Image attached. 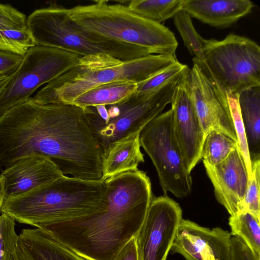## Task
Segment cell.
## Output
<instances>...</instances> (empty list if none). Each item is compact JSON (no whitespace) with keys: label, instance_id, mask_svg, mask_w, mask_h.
<instances>
[{"label":"cell","instance_id":"cell-15","mask_svg":"<svg viewBox=\"0 0 260 260\" xmlns=\"http://www.w3.org/2000/svg\"><path fill=\"white\" fill-rule=\"evenodd\" d=\"M203 162L216 200L230 216L235 214L243 200L249 179L239 145L219 164L211 165Z\"/></svg>","mask_w":260,"mask_h":260},{"label":"cell","instance_id":"cell-14","mask_svg":"<svg viewBox=\"0 0 260 260\" xmlns=\"http://www.w3.org/2000/svg\"><path fill=\"white\" fill-rule=\"evenodd\" d=\"M232 237L221 228L211 229L182 218L170 251L186 260H232Z\"/></svg>","mask_w":260,"mask_h":260},{"label":"cell","instance_id":"cell-26","mask_svg":"<svg viewBox=\"0 0 260 260\" xmlns=\"http://www.w3.org/2000/svg\"><path fill=\"white\" fill-rule=\"evenodd\" d=\"M36 45L34 39L28 28L0 30V51L23 57Z\"/></svg>","mask_w":260,"mask_h":260},{"label":"cell","instance_id":"cell-1","mask_svg":"<svg viewBox=\"0 0 260 260\" xmlns=\"http://www.w3.org/2000/svg\"><path fill=\"white\" fill-rule=\"evenodd\" d=\"M32 154L50 158L63 175L102 181V152L84 110L40 104L33 98L0 116V168Z\"/></svg>","mask_w":260,"mask_h":260},{"label":"cell","instance_id":"cell-21","mask_svg":"<svg viewBox=\"0 0 260 260\" xmlns=\"http://www.w3.org/2000/svg\"><path fill=\"white\" fill-rule=\"evenodd\" d=\"M138 84L133 81H115L96 86L78 97L72 105L84 109L98 105H110L125 101L137 92Z\"/></svg>","mask_w":260,"mask_h":260},{"label":"cell","instance_id":"cell-37","mask_svg":"<svg viewBox=\"0 0 260 260\" xmlns=\"http://www.w3.org/2000/svg\"><path fill=\"white\" fill-rule=\"evenodd\" d=\"M10 78L8 75H0V93L3 90Z\"/></svg>","mask_w":260,"mask_h":260},{"label":"cell","instance_id":"cell-4","mask_svg":"<svg viewBox=\"0 0 260 260\" xmlns=\"http://www.w3.org/2000/svg\"><path fill=\"white\" fill-rule=\"evenodd\" d=\"M177 60L175 55L149 54L123 61L107 54L82 56L73 68L53 79L33 98L40 104H72L86 91L119 80L139 83Z\"/></svg>","mask_w":260,"mask_h":260},{"label":"cell","instance_id":"cell-36","mask_svg":"<svg viewBox=\"0 0 260 260\" xmlns=\"http://www.w3.org/2000/svg\"><path fill=\"white\" fill-rule=\"evenodd\" d=\"M5 200L4 181L0 176V213Z\"/></svg>","mask_w":260,"mask_h":260},{"label":"cell","instance_id":"cell-35","mask_svg":"<svg viewBox=\"0 0 260 260\" xmlns=\"http://www.w3.org/2000/svg\"><path fill=\"white\" fill-rule=\"evenodd\" d=\"M11 260H31L26 254L18 242L15 247Z\"/></svg>","mask_w":260,"mask_h":260},{"label":"cell","instance_id":"cell-11","mask_svg":"<svg viewBox=\"0 0 260 260\" xmlns=\"http://www.w3.org/2000/svg\"><path fill=\"white\" fill-rule=\"evenodd\" d=\"M182 219L180 206L167 194L153 197L136 236L139 260H167Z\"/></svg>","mask_w":260,"mask_h":260},{"label":"cell","instance_id":"cell-29","mask_svg":"<svg viewBox=\"0 0 260 260\" xmlns=\"http://www.w3.org/2000/svg\"><path fill=\"white\" fill-rule=\"evenodd\" d=\"M225 92L230 112L236 132L238 145L244 159L249 178H250L251 174L252 165L239 104V93L225 91Z\"/></svg>","mask_w":260,"mask_h":260},{"label":"cell","instance_id":"cell-32","mask_svg":"<svg viewBox=\"0 0 260 260\" xmlns=\"http://www.w3.org/2000/svg\"><path fill=\"white\" fill-rule=\"evenodd\" d=\"M232 260H260V256L254 254L240 238L232 237Z\"/></svg>","mask_w":260,"mask_h":260},{"label":"cell","instance_id":"cell-12","mask_svg":"<svg viewBox=\"0 0 260 260\" xmlns=\"http://www.w3.org/2000/svg\"><path fill=\"white\" fill-rule=\"evenodd\" d=\"M189 94L205 137L210 131L220 132L238 142L225 91L193 63L187 75Z\"/></svg>","mask_w":260,"mask_h":260},{"label":"cell","instance_id":"cell-31","mask_svg":"<svg viewBox=\"0 0 260 260\" xmlns=\"http://www.w3.org/2000/svg\"><path fill=\"white\" fill-rule=\"evenodd\" d=\"M27 28L25 15L9 4L0 3V30Z\"/></svg>","mask_w":260,"mask_h":260},{"label":"cell","instance_id":"cell-27","mask_svg":"<svg viewBox=\"0 0 260 260\" xmlns=\"http://www.w3.org/2000/svg\"><path fill=\"white\" fill-rule=\"evenodd\" d=\"M188 69L187 65L177 60L146 80L138 83L136 93L142 94L152 92L180 76Z\"/></svg>","mask_w":260,"mask_h":260},{"label":"cell","instance_id":"cell-10","mask_svg":"<svg viewBox=\"0 0 260 260\" xmlns=\"http://www.w3.org/2000/svg\"><path fill=\"white\" fill-rule=\"evenodd\" d=\"M141 146L151 159L160 186L167 194L183 198L190 194L192 180L174 136L171 108L149 122L140 134Z\"/></svg>","mask_w":260,"mask_h":260},{"label":"cell","instance_id":"cell-8","mask_svg":"<svg viewBox=\"0 0 260 260\" xmlns=\"http://www.w3.org/2000/svg\"><path fill=\"white\" fill-rule=\"evenodd\" d=\"M203 52L200 68L224 91L239 93L260 86V47L253 41L234 34L221 40L204 39Z\"/></svg>","mask_w":260,"mask_h":260},{"label":"cell","instance_id":"cell-13","mask_svg":"<svg viewBox=\"0 0 260 260\" xmlns=\"http://www.w3.org/2000/svg\"><path fill=\"white\" fill-rule=\"evenodd\" d=\"M186 71L171 103L174 136L189 174L201 159L205 134L189 94Z\"/></svg>","mask_w":260,"mask_h":260},{"label":"cell","instance_id":"cell-23","mask_svg":"<svg viewBox=\"0 0 260 260\" xmlns=\"http://www.w3.org/2000/svg\"><path fill=\"white\" fill-rule=\"evenodd\" d=\"M229 224L232 236L240 238L260 256V220L248 212H238L230 216Z\"/></svg>","mask_w":260,"mask_h":260},{"label":"cell","instance_id":"cell-22","mask_svg":"<svg viewBox=\"0 0 260 260\" xmlns=\"http://www.w3.org/2000/svg\"><path fill=\"white\" fill-rule=\"evenodd\" d=\"M183 0H132L127 8L135 14L161 24L182 9Z\"/></svg>","mask_w":260,"mask_h":260},{"label":"cell","instance_id":"cell-6","mask_svg":"<svg viewBox=\"0 0 260 260\" xmlns=\"http://www.w3.org/2000/svg\"><path fill=\"white\" fill-rule=\"evenodd\" d=\"M69 9L52 3L34 11L27 28L37 46L56 48L82 56L104 53L125 61L151 54L144 48L110 40L80 27L69 15Z\"/></svg>","mask_w":260,"mask_h":260},{"label":"cell","instance_id":"cell-34","mask_svg":"<svg viewBox=\"0 0 260 260\" xmlns=\"http://www.w3.org/2000/svg\"><path fill=\"white\" fill-rule=\"evenodd\" d=\"M115 260H139L136 236L122 247Z\"/></svg>","mask_w":260,"mask_h":260},{"label":"cell","instance_id":"cell-30","mask_svg":"<svg viewBox=\"0 0 260 260\" xmlns=\"http://www.w3.org/2000/svg\"><path fill=\"white\" fill-rule=\"evenodd\" d=\"M16 221L9 215L0 216V260H11L18 241L15 231Z\"/></svg>","mask_w":260,"mask_h":260},{"label":"cell","instance_id":"cell-7","mask_svg":"<svg viewBox=\"0 0 260 260\" xmlns=\"http://www.w3.org/2000/svg\"><path fill=\"white\" fill-rule=\"evenodd\" d=\"M187 70L152 92L136 93L119 103L83 109L103 156L114 142L133 134H140L149 122L161 113L168 104H171L176 89Z\"/></svg>","mask_w":260,"mask_h":260},{"label":"cell","instance_id":"cell-24","mask_svg":"<svg viewBox=\"0 0 260 260\" xmlns=\"http://www.w3.org/2000/svg\"><path fill=\"white\" fill-rule=\"evenodd\" d=\"M174 24L180 34L185 46L194 56L192 60L200 68L205 64L203 52L204 39L195 29L190 15L183 10L179 11L173 17Z\"/></svg>","mask_w":260,"mask_h":260},{"label":"cell","instance_id":"cell-9","mask_svg":"<svg viewBox=\"0 0 260 260\" xmlns=\"http://www.w3.org/2000/svg\"><path fill=\"white\" fill-rule=\"evenodd\" d=\"M82 56L56 48H31L0 93V116L27 100L39 87L71 69Z\"/></svg>","mask_w":260,"mask_h":260},{"label":"cell","instance_id":"cell-20","mask_svg":"<svg viewBox=\"0 0 260 260\" xmlns=\"http://www.w3.org/2000/svg\"><path fill=\"white\" fill-rule=\"evenodd\" d=\"M239 104L252 164L260 158V86L240 92Z\"/></svg>","mask_w":260,"mask_h":260},{"label":"cell","instance_id":"cell-18","mask_svg":"<svg viewBox=\"0 0 260 260\" xmlns=\"http://www.w3.org/2000/svg\"><path fill=\"white\" fill-rule=\"evenodd\" d=\"M140 134L135 133L113 143L102 157V181L117 175L137 170L144 162Z\"/></svg>","mask_w":260,"mask_h":260},{"label":"cell","instance_id":"cell-17","mask_svg":"<svg viewBox=\"0 0 260 260\" xmlns=\"http://www.w3.org/2000/svg\"><path fill=\"white\" fill-rule=\"evenodd\" d=\"M253 7L249 0H183L182 10L205 24L225 28L249 14Z\"/></svg>","mask_w":260,"mask_h":260},{"label":"cell","instance_id":"cell-19","mask_svg":"<svg viewBox=\"0 0 260 260\" xmlns=\"http://www.w3.org/2000/svg\"><path fill=\"white\" fill-rule=\"evenodd\" d=\"M18 242L31 260H86L39 228L22 230Z\"/></svg>","mask_w":260,"mask_h":260},{"label":"cell","instance_id":"cell-28","mask_svg":"<svg viewBox=\"0 0 260 260\" xmlns=\"http://www.w3.org/2000/svg\"><path fill=\"white\" fill-rule=\"evenodd\" d=\"M251 165V174L238 212H248L260 220V158L255 160Z\"/></svg>","mask_w":260,"mask_h":260},{"label":"cell","instance_id":"cell-25","mask_svg":"<svg viewBox=\"0 0 260 260\" xmlns=\"http://www.w3.org/2000/svg\"><path fill=\"white\" fill-rule=\"evenodd\" d=\"M238 145V142L224 134L210 131L205 137L201 159L210 165H216L225 159Z\"/></svg>","mask_w":260,"mask_h":260},{"label":"cell","instance_id":"cell-3","mask_svg":"<svg viewBox=\"0 0 260 260\" xmlns=\"http://www.w3.org/2000/svg\"><path fill=\"white\" fill-rule=\"evenodd\" d=\"M107 207L105 181L63 175L18 197L5 200L1 213L39 228L52 222L93 214Z\"/></svg>","mask_w":260,"mask_h":260},{"label":"cell","instance_id":"cell-2","mask_svg":"<svg viewBox=\"0 0 260 260\" xmlns=\"http://www.w3.org/2000/svg\"><path fill=\"white\" fill-rule=\"evenodd\" d=\"M107 207L39 228L86 260H115L141 228L153 197L149 177L138 169L105 180Z\"/></svg>","mask_w":260,"mask_h":260},{"label":"cell","instance_id":"cell-5","mask_svg":"<svg viewBox=\"0 0 260 260\" xmlns=\"http://www.w3.org/2000/svg\"><path fill=\"white\" fill-rule=\"evenodd\" d=\"M69 15L90 33L145 48L152 54L175 55L178 43L169 28L135 14L122 4L95 1L69 9Z\"/></svg>","mask_w":260,"mask_h":260},{"label":"cell","instance_id":"cell-33","mask_svg":"<svg viewBox=\"0 0 260 260\" xmlns=\"http://www.w3.org/2000/svg\"><path fill=\"white\" fill-rule=\"evenodd\" d=\"M23 57L0 51V75L12 74L20 64Z\"/></svg>","mask_w":260,"mask_h":260},{"label":"cell","instance_id":"cell-16","mask_svg":"<svg viewBox=\"0 0 260 260\" xmlns=\"http://www.w3.org/2000/svg\"><path fill=\"white\" fill-rule=\"evenodd\" d=\"M63 175L48 157L38 154L21 157L2 171L5 200L22 195Z\"/></svg>","mask_w":260,"mask_h":260}]
</instances>
